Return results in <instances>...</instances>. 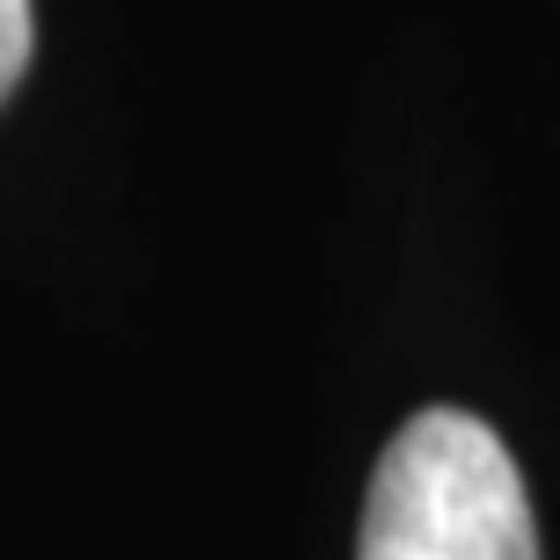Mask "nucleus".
Instances as JSON below:
<instances>
[{"instance_id":"obj_1","label":"nucleus","mask_w":560,"mask_h":560,"mask_svg":"<svg viewBox=\"0 0 560 560\" xmlns=\"http://www.w3.org/2000/svg\"><path fill=\"white\" fill-rule=\"evenodd\" d=\"M357 560H539L510 444L466 408L408 416L372 474Z\"/></svg>"},{"instance_id":"obj_2","label":"nucleus","mask_w":560,"mask_h":560,"mask_svg":"<svg viewBox=\"0 0 560 560\" xmlns=\"http://www.w3.org/2000/svg\"><path fill=\"white\" fill-rule=\"evenodd\" d=\"M30 0H0V103L15 95V81H22V66H30Z\"/></svg>"}]
</instances>
